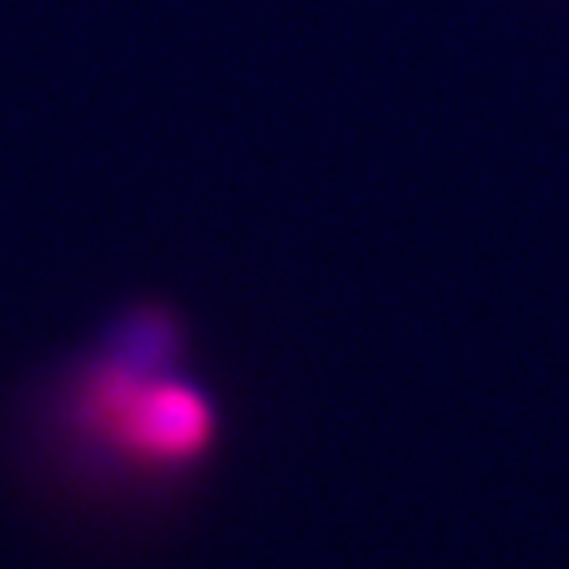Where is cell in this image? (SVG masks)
Segmentation results:
<instances>
[{
  "label": "cell",
  "instance_id": "6da1fadb",
  "mask_svg": "<svg viewBox=\"0 0 569 569\" xmlns=\"http://www.w3.org/2000/svg\"><path fill=\"white\" fill-rule=\"evenodd\" d=\"M226 400L187 312L159 297L119 305L17 391L20 475L88 522H151L190 502L226 451Z\"/></svg>",
  "mask_w": 569,
  "mask_h": 569
}]
</instances>
